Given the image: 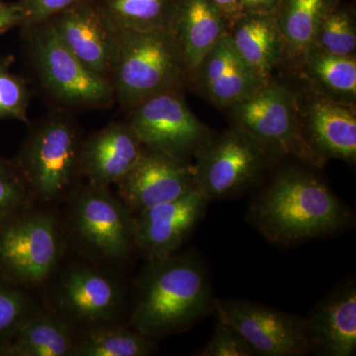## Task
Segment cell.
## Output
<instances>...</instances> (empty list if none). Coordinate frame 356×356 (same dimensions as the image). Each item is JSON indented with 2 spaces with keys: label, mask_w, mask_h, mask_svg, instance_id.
Returning <instances> with one entry per match:
<instances>
[{
  "label": "cell",
  "mask_w": 356,
  "mask_h": 356,
  "mask_svg": "<svg viewBox=\"0 0 356 356\" xmlns=\"http://www.w3.org/2000/svg\"><path fill=\"white\" fill-rule=\"evenodd\" d=\"M208 204L202 194L194 188L181 197L136 215L135 248L147 261L175 254L203 219Z\"/></svg>",
  "instance_id": "15"
},
{
  "label": "cell",
  "mask_w": 356,
  "mask_h": 356,
  "mask_svg": "<svg viewBox=\"0 0 356 356\" xmlns=\"http://www.w3.org/2000/svg\"><path fill=\"white\" fill-rule=\"evenodd\" d=\"M216 318L235 329L259 356H304L312 353L306 318L257 302L213 301Z\"/></svg>",
  "instance_id": "10"
},
{
  "label": "cell",
  "mask_w": 356,
  "mask_h": 356,
  "mask_svg": "<svg viewBox=\"0 0 356 356\" xmlns=\"http://www.w3.org/2000/svg\"><path fill=\"white\" fill-rule=\"evenodd\" d=\"M181 89L159 93L136 105L128 125L143 146L193 161L215 133L191 111Z\"/></svg>",
  "instance_id": "6"
},
{
  "label": "cell",
  "mask_w": 356,
  "mask_h": 356,
  "mask_svg": "<svg viewBox=\"0 0 356 356\" xmlns=\"http://www.w3.org/2000/svg\"><path fill=\"white\" fill-rule=\"evenodd\" d=\"M60 254V232L50 213H28L0 229V266L20 284L35 286L48 280Z\"/></svg>",
  "instance_id": "11"
},
{
  "label": "cell",
  "mask_w": 356,
  "mask_h": 356,
  "mask_svg": "<svg viewBox=\"0 0 356 356\" xmlns=\"http://www.w3.org/2000/svg\"><path fill=\"white\" fill-rule=\"evenodd\" d=\"M341 0H280L276 23L284 46L283 64L296 70L313 47L321 23Z\"/></svg>",
  "instance_id": "22"
},
{
  "label": "cell",
  "mask_w": 356,
  "mask_h": 356,
  "mask_svg": "<svg viewBox=\"0 0 356 356\" xmlns=\"http://www.w3.org/2000/svg\"><path fill=\"white\" fill-rule=\"evenodd\" d=\"M72 233L91 254L105 261H121L135 248V220L107 187L89 184L70 200Z\"/></svg>",
  "instance_id": "9"
},
{
  "label": "cell",
  "mask_w": 356,
  "mask_h": 356,
  "mask_svg": "<svg viewBox=\"0 0 356 356\" xmlns=\"http://www.w3.org/2000/svg\"><path fill=\"white\" fill-rule=\"evenodd\" d=\"M312 50L341 57L355 56V7L339 1L321 23Z\"/></svg>",
  "instance_id": "27"
},
{
  "label": "cell",
  "mask_w": 356,
  "mask_h": 356,
  "mask_svg": "<svg viewBox=\"0 0 356 356\" xmlns=\"http://www.w3.org/2000/svg\"><path fill=\"white\" fill-rule=\"evenodd\" d=\"M302 135L312 151L324 161L356 163L355 105L339 102L307 88L297 92Z\"/></svg>",
  "instance_id": "12"
},
{
  "label": "cell",
  "mask_w": 356,
  "mask_h": 356,
  "mask_svg": "<svg viewBox=\"0 0 356 356\" xmlns=\"http://www.w3.org/2000/svg\"><path fill=\"white\" fill-rule=\"evenodd\" d=\"M119 30L170 31L178 0H95Z\"/></svg>",
  "instance_id": "25"
},
{
  "label": "cell",
  "mask_w": 356,
  "mask_h": 356,
  "mask_svg": "<svg viewBox=\"0 0 356 356\" xmlns=\"http://www.w3.org/2000/svg\"><path fill=\"white\" fill-rule=\"evenodd\" d=\"M13 57L0 62V119L27 122L29 92L20 77L10 72Z\"/></svg>",
  "instance_id": "28"
},
{
  "label": "cell",
  "mask_w": 356,
  "mask_h": 356,
  "mask_svg": "<svg viewBox=\"0 0 356 356\" xmlns=\"http://www.w3.org/2000/svg\"><path fill=\"white\" fill-rule=\"evenodd\" d=\"M56 307L65 317L89 325H107L123 305L119 283L92 267L67 269L55 293Z\"/></svg>",
  "instance_id": "16"
},
{
  "label": "cell",
  "mask_w": 356,
  "mask_h": 356,
  "mask_svg": "<svg viewBox=\"0 0 356 356\" xmlns=\"http://www.w3.org/2000/svg\"><path fill=\"white\" fill-rule=\"evenodd\" d=\"M213 290L202 261L191 252L147 261L136 287L133 329L151 339L187 331L212 313Z\"/></svg>",
  "instance_id": "2"
},
{
  "label": "cell",
  "mask_w": 356,
  "mask_h": 356,
  "mask_svg": "<svg viewBox=\"0 0 356 356\" xmlns=\"http://www.w3.org/2000/svg\"><path fill=\"white\" fill-rule=\"evenodd\" d=\"M312 353L353 356L356 353V283H339L306 318Z\"/></svg>",
  "instance_id": "17"
},
{
  "label": "cell",
  "mask_w": 356,
  "mask_h": 356,
  "mask_svg": "<svg viewBox=\"0 0 356 356\" xmlns=\"http://www.w3.org/2000/svg\"><path fill=\"white\" fill-rule=\"evenodd\" d=\"M29 50L42 83L60 102L106 104L115 95L111 81L84 65L63 43L50 21L30 27Z\"/></svg>",
  "instance_id": "7"
},
{
  "label": "cell",
  "mask_w": 356,
  "mask_h": 356,
  "mask_svg": "<svg viewBox=\"0 0 356 356\" xmlns=\"http://www.w3.org/2000/svg\"><path fill=\"white\" fill-rule=\"evenodd\" d=\"M214 334L208 343L194 353L198 356H255L250 344L235 329L216 318Z\"/></svg>",
  "instance_id": "30"
},
{
  "label": "cell",
  "mask_w": 356,
  "mask_h": 356,
  "mask_svg": "<svg viewBox=\"0 0 356 356\" xmlns=\"http://www.w3.org/2000/svg\"><path fill=\"white\" fill-rule=\"evenodd\" d=\"M295 72L314 90L355 105L356 56L341 57L312 50Z\"/></svg>",
  "instance_id": "23"
},
{
  "label": "cell",
  "mask_w": 356,
  "mask_h": 356,
  "mask_svg": "<svg viewBox=\"0 0 356 356\" xmlns=\"http://www.w3.org/2000/svg\"><path fill=\"white\" fill-rule=\"evenodd\" d=\"M49 21L63 43L84 65L109 79L118 55L120 30L95 0H83Z\"/></svg>",
  "instance_id": "14"
},
{
  "label": "cell",
  "mask_w": 356,
  "mask_h": 356,
  "mask_svg": "<svg viewBox=\"0 0 356 356\" xmlns=\"http://www.w3.org/2000/svg\"><path fill=\"white\" fill-rule=\"evenodd\" d=\"M117 185L122 203L137 215L196 188L193 163L144 147L137 163Z\"/></svg>",
  "instance_id": "13"
},
{
  "label": "cell",
  "mask_w": 356,
  "mask_h": 356,
  "mask_svg": "<svg viewBox=\"0 0 356 356\" xmlns=\"http://www.w3.org/2000/svg\"><path fill=\"white\" fill-rule=\"evenodd\" d=\"M76 129L64 119L44 122L21 153L19 172L29 191L44 202L62 197L79 170Z\"/></svg>",
  "instance_id": "8"
},
{
  "label": "cell",
  "mask_w": 356,
  "mask_h": 356,
  "mask_svg": "<svg viewBox=\"0 0 356 356\" xmlns=\"http://www.w3.org/2000/svg\"><path fill=\"white\" fill-rule=\"evenodd\" d=\"M170 32L191 76L211 49L227 35L228 26L210 0H178Z\"/></svg>",
  "instance_id": "21"
},
{
  "label": "cell",
  "mask_w": 356,
  "mask_h": 356,
  "mask_svg": "<svg viewBox=\"0 0 356 356\" xmlns=\"http://www.w3.org/2000/svg\"><path fill=\"white\" fill-rule=\"evenodd\" d=\"M154 351L153 339L135 329L97 325L89 330L74 346V355L146 356Z\"/></svg>",
  "instance_id": "26"
},
{
  "label": "cell",
  "mask_w": 356,
  "mask_h": 356,
  "mask_svg": "<svg viewBox=\"0 0 356 356\" xmlns=\"http://www.w3.org/2000/svg\"><path fill=\"white\" fill-rule=\"evenodd\" d=\"M144 146L128 124H111L81 146L79 170L90 184H118L135 165Z\"/></svg>",
  "instance_id": "19"
},
{
  "label": "cell",
  "mask_w": 356,
  "mask_h": 356,
  "mask_svg": "<svg viewBox=\"0 0 356 356\" xmlns=\"http://www.w3.org/2000/svg\"><path fill=\"white\" fill-rule=\"evenodd\" d=\"M228 112L232 127L250 134L278 161L292 159L312 168L327 163L302 135L296 90L273 77Z\"/></svg>",
  "instance_id": "4"
},
{
  "label": "cell",
  "mask_w": 356,
  "mask_h": 356,
  "mask_svg": "<svg viewBox=\"0 0 356 356\" xmlns=\"http://www.w3.org/2000/svg\"><path fill=\"white\" fill-rule=\"evenodd\" d=\"M6 353L19 356L74 355L76 343L69 327L60 318L34 315L14 334Z\"/></svg>",
  "instance_id": "24"
},
{
  "label": "cell",
  "mask_w": 356,
  "mask_h": 356,
  "mask_svg": "<svg viewBox=\"0 0 356 356\" xmlns=\"http://www.w3.org/2000/svg\"><path fill=\"white\" fill-rule=\"evenodd\" d=\"M189 81L208 102L225 110L243 102L262 86L238 57L228 34L204 57Z\"/></svg>",
  "instance_id": "18"
},
{
  "label": "cell",
  "mask_w": 356,
  "mask_h": 356,
  "mask_svg": "<svg viewBox=\"0 0 356 356\" xmlns=\"http://www.w3.org/2000/svg\"><path fill=\"white\" fill-rule=\"evenodd\" d=\"M221 13L228 28L245 13L243 0H210Z\"/></svg>",
  "instance_id": "34"
},
{
  "label": "cell",
  "mask_w": 356,
  "mask_h": 356,
  "mask_svg": "<svg viewBox=\"0 0 356 356\" xmlns=\"http://www.w3.org/2000/svg\"><path fill=\"white\" fill-rule=\"evenodd\" d=\"M25 22L26 13L19 2L6 3L0 1V33L6 32L15 26H24Z\"/></svg>",
  "instance_id": "33"
},
{
  "label": "cell",
  "mask_w": 356,
  "mask_h": 356,
  "mask_svg": "<svg viewBox=\"0 0 356 356\" xmlns=\"http://www.w3.org/2000/svg\"><path fill=\"white\" fill-rule=\"evenodd\" d=\"M229 41L238 57L259 83L273 77L283 64L284 46L274 13H245L228 28Z\"/></svg>",
  "instance_id": "20"
},
{
  "label": "cell",
  "mask_w": 356,
  "mask_h": 356,
  "mask_svg": "<svg viewBox=\"0 0 356 356\" xmlns=\"http://www.w3.org/2000/svg\"><path fill=\"white\" fill-rule=\"evenodd\" d=\"M112 74L115 95L129 108L189 81L184 56L168 30H120Z\"/></svg>",
  "instance_id": "3"
},
{
  "label": "cell",
  "mask_w": 356,
  "mask_h": 356,
  "mask_svg": "<svg viewBox=\"0 0 356 356\" xmlns=\"http://www.w3.org/2000/svg\"><path fill=\"white\" fill-rule=\"evenodd\" d=\"M34 315L33 305L24 293L0 285V339L13 337Z\"/></svg>",
  "instance_id": "29"
},
{
  "label": "cell",
  "mask_w": 356,
  "mask_h": 356,
  "mask_svg": "<svg viewBox=\"0 0 356 356\" xmlns=\"http://www.w3.org/2000/svg\"><path fill=\"white\" fill-rule=\"evenodd\" d=\"M247 218L268 242L290 247L336 235L350 226L353 215L322 178L292 165L269 177Z\"/></svg>",
  "instance_id": "1"
},
{
  "label": "cell",
  "mask_w": 356,
  "mask_h": 356,
  "mask_svg": "<svg viewBox=\"0 0 356 356\" xmlns=\"http://www.w3.org/2000/svg\"><path fill=\"white\" fill-rule=\"evenodd\" d=\"M280 0H243L245 13H273Z\"/></svg>",
  "instance_id": "35"
},
{
  "label": "cell",
  "mask_w": 356,
  "mask_h": 356,
  "mask_svg": "<svg viewBox=\"0 0 356 356\" xmlns=\"http://www.w3.org/2000/svg\"><path fill=\"white\" fill-rule=\"evenodd\" d=\"M277 159L241 129L214 134L193 159L196 189L208 203L235 198L259 184Z\"/></svg>",
  "instance_id": "5"
},
{
  "label": "cell",
  "mask_w": 356,
  "mask_h": 356,
  "mask_svg": "<svg viewBox=\"0 0 356 356\" xmlns=\"http://www.w3.org/2000/svg\"><path fill=\"white\" fill-rule=\"evenodd\" d=\"M83 0H20L26 13L25 27L42 24Z\"/></svg>",
  "instance_id": "32"
},
{
  "label": "cell",
  "mask_w": 356,
  "mask_h": 356,
  "mask_svg": "<svg viewBox=\"0 0 356 356\" xmlns=\"http://www.w3.org/2000/svg\"><path fill=\"white\" fill-rule=\"evenodd\" d=\"M28 194L29 189L20 172L0 161V221L24 206Z\"/></svg>",
  "instance_id": "31"
}]
</instances>
